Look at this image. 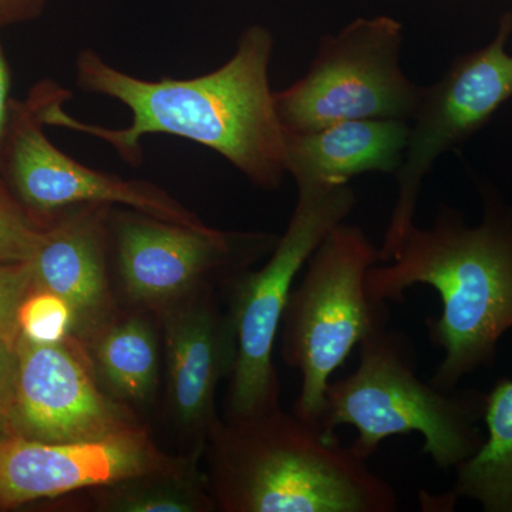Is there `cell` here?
<instances>
[{
	"instance_id": "cell-1",
	"label": "cell",
	"mask_w": 512,
	"mask_h": 512,
	"mask_svg": "<svg viewBox=\"0 0 512 512\" xmlns=\"http://www.w3.org/2000/svg\"><path fill=\"white\" fill-rule=\"evenodd\" d=\"M272 53L271 32L249 26L220 69L194 79L151 82L121 72L94 50L84 49L76 60L77 86L123 103L131 111L130 126L111 130L73 119L63 110L72 93L52 82L37 84L43 121L101 138L130 165L143 161L144 136L185 138L220 154L255 187L276 190L288 171L285 130L269 84Z\"/></svg>"
},
{
	"instance_id": "cell-2",
	"label": "cell",
	"mask_w": 512,
	"mask_h": 512,
	"mask_svg": "<svg viewBox=\"0 0 512 512\" xmlns=\"http://www.w3.org/2000/svg\"><path fill=\"white\" fill-rule=\"evenodd\" d=\"M416 285L440 295L443 309L427 330L443 360L430 383L453 392L464 376L493 362L498 340L512 329L510 218L488 211L471 228L456 210L441 207L431 227L412 225L387 264L369 269L366 291L387 305L406 301Z\"/></svg>"
},
{
	"instance_id": "cell-3",
	"label": "cell",
	"mask_w": 512,
	"mask_h": 512,
	"mask_svg": "<svg viewBox=\"0 0 512 512\" xmlns=\"http://www.w3.org/2000/svg\"><path fill=\"white\" fill-rule=\"evenodd\" d=\"M214 491L229 512H394L392 485L315 421L275 409L217 424Z\"/></svg>"
},
{
	"instance_id": "cell-4",
	"label": "cell",
	"mask_w": 512,
	"mask_h": 512,
	"mask_svg": "<svg viewBox=\"0 0 512 512\" xmlns=\"http://www.w3.org/2000/svg\"><path fill=\"white\" fill-rule=\"evenodd\" d=\"M387 323L359 343L355 372L329 383L319 426L328 436H338V427H355L352 448L365 460L390 437L420 433L421 454L441 470L460 466L483 444L477 421L484 394L444 392L423 382L412 340Z\"/></svg>"
},
{
	"instance_id": "cell-5",
	"label": "cell",
	"mask_w": 512,
	"mask_h": 512,
	"mask_svg": "<svg viewBox=\"0 0 512 512\" xmlns=\"http://www.w3.org/2000/svg\"><path fill=\"white\" fill-rule=\"evenodd\" d=\"M379 262V248L366 232L340 222L315 249L301 284L289 295L282 356L302 376L293 406L302 419L319 424L330 377L373 329L389 322L386 303L366 291L367 272Z\"/></svg>"
},
{
	"instance_id": "cell-6",
	"label": "cell",
	"mask_w": 512,
	"mask_h": 512,
	"mask_svg": "<svg viewBox=\"0 0 512 512\" xmlns=\"http://www.w3.org/2000/svg\"><path fill=\"white\" fill-rule=\"evenodd\" d=\"M355 204L349 184L298 185L291 221L264 268L242 269L228 279L227 315L235 342L229 420L251 419L278 409L279 382L272 353L293 282L323 238L349 217Z\"/></svg>"
},
{
	"instance_id": "cell-7",
	"label": "cell",
	"mask_w": 512,
	"mask_h": 512,
	"mask_svg": "<svg viewBox=\"0 0 512 512\" xmlns=\"http://www.w3.org/2000/svg\"><path fill=\"white\" fill-rule=\"evenodd\" d=\"M402 45V23L389 16L357 19L323 37L305 76L274 92L285 133L350 120L412 121L424 87L403 73Z\"/></svg>"
},
{
	"instance_id": "cell-8",
	"label": "cell",
	"mask_w": 512,
	"mask_h": 512,
	"mask_svg": "<svg viewBox=\"0 0 512 512\" xmlns=\"http://www.w3.org/2000/svg\"><path fill=\"white\" fill-rule=\"evenodd\" d=\"M511 32L512 15H505L493 43L458 57L439 82L424 87L396 173V204L379 248L380 262L392 258L414 225L421 185L437 158L476 134L511 99L512 56L505 52Z\"/></svg>"
},
{
	"instance_id": "cell-9",
	"label": "cell",
	"mask_w": 512,
	"mask_h": 512,
	"mask_svg": "<svg viewBox=\"0 0 512 512\" xmlns=\"http://www.w3.org/2000/svg\"><path fill=\"white\" fill-rule=\"evenodd\" d=\"M45 126L33 89L25 101L13 100L0 153V181L40 227L53 215L84 204L133 208L175 224L208 227L157 185L123 180L67 156L46 136Z\"/></svg>"
},
{
	"instance_id": "cell-10",
	"label": "cell",
	"mask_w": 512,
	"mask_h": 512,
	"mask_svg": "<svg viewBox=\"0 0 512 512\" xmlns=\"http://www.w3.org/2000/svg\"><path fill=\"white\" fill-rule=\"evenodd\" d=\"M111 207L109 242L124 288L134 301L165 306L215 274L232 275L274 251L279 237L264 232L191 228L127 208Z\"/></svg>"
},
{
	"instance_id": "cell-11",
	"label": "cell",
	"mask_w": 512,
	"mask_h": 512,
	"mask_svg": "<svg viewBox=\"0 0 512 512\" xmlns=\"http://www.w3.org/2000/svg\"><path fill=\"white\" fill-rule=\"evenodd\" d=\"M180 463L165 457L147 431H121L103 439L37 441L0 437V508L55 498L73 491L171 471Z\"/></svg>"
},
{
	"instance_id": "cell-12",
	"label": "cell",
	"mask_w": 512,
	"mask_h": 512,
	"mask_svg": "<svg viewBox=\"0 0 512 512\" xmlns=\"http://www.w3.org/2000/svg\"><path fill=\"white\" fill-rule=\"evenodd\" d=\"M15 403L9 436L37 441L103 439L138 429L126 407L100 392L69 346L20 335Z\"/></svg>"
},
{
	"instance_id": "cell-13",
	"label": "cell",
	"mask_w": 512,
	"mask_h": 512,
	"mask_svg": "<svg viewBox=\"0 0 512 512\" xmlns=\"http://www.w3.org/2000/svg\"><path fill=\"white\" fill-rule=\"evenodd\" d=\"M168 353V393L177 420L194 430L215 429L218 384L234 366L235 342L228 315H222L210 292L194 302L164 308Z\"/></svg>"
},
{
	"instance_id": "cell-14",
	"label": "cell",
	"mask_w": 512,
	"mask_h": 512,
	"mask_svg": "<svg viewBox=\"0 0 512 512\" xmlns=\"http://www.w3.org/2000/svg\"><path fill=\"white\" fill-rule=\"evenodd\" d=\"M113 205L84 204L53 215L42 225L30 258L33 288L56 293L72 306L76 326H90L110 306L107 256Z\"/></svg>"
},
{
	"instance_id": "cell-15",
	"label": "cell",
	"mask_w": 512,
	"mask_h": 512,
	"mask_svg": "<svg viewBox=\"0 0 512 512\" xmlns=\"http://www.w3.org/2000/svg\"><path fill=\"white\" fill-rule=\"evenodd\" d=\"M409 123L350 120L285 133L286 171L296 185H346L366 173L396 174L403 163Z\"/></svg>"
},
{
	"instance_id": "cell-16",
	"label": "cell",
	"mask_w": 512,
	"mask_h": 512,
	"mask_svg": "<svg viewBox=\"0 0 512 512\" xmlns=\"http://www.w3.org/2000/svg\"><path fill=\"white\" fill-rule=\"evenodd\" d=\"M488 437L457 468L453 498L477 501L487 512H512V380L501 379L485 396Z\"/></svg>"
},
{
	"instance_id": "cell-17",
	"label": "cell",
	"mask_w": 512,
	"mask_h": 512,
	"mask_svg": "<svg viewBox=\"0 0 512 512\" xmlns=\"http://www.w3.org/2000/svg\"><path fill=\"white\" fill-rule=\"evenodd\" d=\"M96 362L117 397L147 400L156 389L160 365L153 329L138 318L111 326L97 342Z\"/></svg>"
},
{
	"instance_id": "cell-18",
	"label": "cell",
	"mask_w": 512,
	"mask_h": 512,
	"mask_svg": "<svg viewBox=\"0 0 512 512\" xmlns=\"http://www.w3.org/2000/svg\"><path fill=\"white\" fill-rule=\"evenodd\" d=\"M101 505L119 512H198L212 507L201 484L185 476L181 467L107 485Z\"/></svg>"
},
{
	"instance_id": "cell-19",
	"label": "cell",
	"mask_w": 512,
	"mask_h": 512,
	"mask_svg": "<svg viewBox=\"0 0 512 512\" xmlns=\"http://www.w3.org/2000/svg\"><path fill=\"white\" fill-rule=\"evenodd\" d=\"M20 335L36 343H62L76 328L72 306L56 293L32 289L20 305Z\"/></svg>"
},
{
	"instance_id": "cell-20",
	"label": "cell",
	"mask_w": 512,
	"mask_h": 512,
	"mask_svg": "<svg viewBox=\"0 0 512 512\" xmlns=\"http://www.w3.org/2000/svg\"><path fill=\"white\" fill-rule=\"evenodd\" d=\"M40 234L42 227L0 181V262H29Z\"/></svg>"
},
{
	"instance_id": "cell-21",
	"label": "cell",
	"mask_w": 512,
	"mask_h": 512,
	"mask_svg": "<svg viewBox=\"0 0 512 512\" xmlns=\"http://www.w3.org/2000/svg\"><path fill=\"white\" fill-rule=\"evenodd\" d=\"M32 289L29 262H0V339L18 342L19 308Z\"/></svg>"
},
{
	"instance_id": "cell-22",
	"label": "cell",
	"mask_w": 512,
	"mask_h": 512,
	"mask_svg": "<svg viewBox=\"0 0 512 512\" xmlns=\"http://www.w3.org/2000/svg\"><path fill=\"white\" fill-rule=\"evenodd\" d=\"M16 343L0 339V437L9 436L10 417L15 403L19 366Z\"/></svg>"
},
{
	"instance_id": "cell-23",
	"label": "cell",
	"mask_w": 512,
	"mask_h": 512,
	"mask_svg": "<svg viewBox=\"0 0 512 512\" xmlns=\"http://www.w3.org/2000/svg\"><path fill=\"white\" fill-rule=\"evenodd\" d=\"M47 3L49 0H0V30L39 18Z\"/></svg>"
},
{
	"instance_id": "cell-24",
	"label": "cell",
	"mask_w": 512,
	"mask_h": 512,
	"mask_svg": "<svg viewBox=\"0 0 512 512\" xmlns=\"http://www.w3.org/2000/svg\"><path fill=\"white\" fill-rule=\"evenodd\" d=\"M10 93H12V70H10L8 57H6L2 45V35H0V153H2L10 111H12L13 100H15L12 99Z\"/></svg>"
}]
</instances>
